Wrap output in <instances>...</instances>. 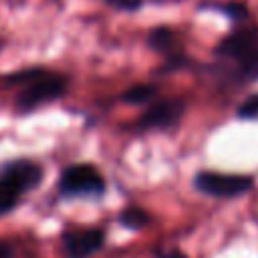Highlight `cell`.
<instances>
[{
  "mask_svg": "<svg viewBox=\"0 0 258 258\" xmlns=\"http://www.w3.org/2000/svg\"><path fill=\"white\" fill-rule=\"evenodd\" d=\"M185 111V103L179 97H167L153 101L137 119V129H169L173 127Z\"/></svg>",
  "mask_w": 258,
  "mask_h": 258,
  "instance_id": "6",
  "label": "cell"
},
{
  "mask_svg": "<svg viewBox=\"0 0 258 258\" xmlns=\"http://www.w3.org/2000/svg\"><path fill=\"white\" fill-rule=\"evenodd\" d=\"M222 10L228 12L230 16H234V18H242V16H246V8H244L242 4H226Z\"/></svg>",
  "mask_w": 258,
  "mask_h": 258,
  "instance_id": "13",
  "label": "cell"
},
{
  "mask_svg": "<svg viewBox=\"0 0 258 258\" xmlns=\"http://www.w3.org/2000/svg\"><path fill=\"white\" fill-rule=\"evenodd\" d=\"M103 228H69L62 232V252L67 258H89L99 252L105 244Z\"/></svg>",
  "mask_w": 258,
  "mask_h": 258,
  "instance_id": "7",
  "label": "cell"
},
{
  "mask_svg": "<svg viewBox=\"0 0 258 258\" xmlns=\"http://www.w3.org/2000/svg\"><path fill=\"white\" fill-rule=\"evenodd\" d=\"M105 189L103 173L91 163H71L60 171L58 194L62 198H101Z\"/></svg>",
  "mask_w": 258,
  "mask_h": 258,
  "instance_id": "3",
  "label": "cell"
},
{
  "mask_svg": "<svg viewBox=\"0 0 258 258\" xmlns=\"http://www.w3.org/2000/svg\"><path fill=\"white\" fill-rule=\"evenodd\" d=\"M117 222H119L123 228L137 232V230H143V228L149 224V214H147L145 210L137 208V206H127V208H123V210L119 212Z\"/></svg>",
  "mask_w": 258,
  "mask_h": 258,
  "instance_id": "8",
  "label": "cell"
},
{
  "mask_svg": "<svg viewBox=\"0 0 258 258\" xmlns=\"http://www.w3.org/2000/svg\"><path fill=\"white\" fill-rule=\"evenodd\" d=\"M216 52L236 60L246 73H258V28H242L228 34Z\"/></svg>",
  "mask_w": 258,
  "mask_h": 258,
  "instance_id": "4",
  "label": "cell"
},
{
  "mask_svg": "<svg viewBox=\"0 0 258 258\" xmlns=\"http://www.w3.org/2000/svg\"><path fill=\"white\" fill-rule=\"evenodd\" d=\"M67 87H69L67 77L40 69V73L34 79L24 83V89L16 95L14 107L20 115L32 113V111H36L38 107H42L46 103L58 101L67 93Z\"/></svg>",
  "mask_w": 258,
  "mask_h": 258,
  "instance_id": "2",
  "label": "cell"
},
{
  "mask_svg": "<svg viewBox=\"0 0 258 258\" xmlns=\"http://www.w3.org/2000/svg\"><path fill=\"white\" fill-rule=\"evenodd\" d=\"M12 254H14L12 246L6 242H0V258H12Z\"/></svg>",
  "mask_w": 258,
  "mask_h": 258,
  "instance_id": "15",
  "label": "cell"
},
{
  "mask_svg": "<svg viewBox=\"0 0 258 258\" xmlns=\"http://www.w3.org/2000/svg\"><path fill=\"white\" fill-rule=\"evenodd\" d=\"M157 95V87L149 85V83H141V85H133L127 91L121 93V101L129 103V105H145L149 101H153V97Z\"/></svg>",
  "mask_w": 258,
  "mask_h": 258,
  "instance_id": "9",
  "label": "cell"
},
{
  "mask_svg": "<svg viewBox=\"0 0 258 258\" xmlns=\"http://www.w3.org/2000/svg\"><path fill=\"white\" fill-rule=\"evenodd\" d=\"M103 2L117 10H137L143 4V0H103Z\"/></svg>",
  "mask_w": 258,
  "mask_h": 258,
  "instance_id": "12",
  "label": "cell"
},
{
  "mask_svg": "<svg viewBox=\"0 0 258 258\" xmlns=\"http://www.w3.org/2000/svg\"><path fill=\"white\" fill-rule=\"evenodd\" d=\"M238 117L248 119V117H258V93L248 97L240 107H238Z\"/></svg>",
  "mask_w": 258,
  "mask_h": 258,
  "instance_id": "11",
  "label": "cell"
},
{
  "mask_svg": "<svg viewBox=\"0 0 258 258\" xmlns=\"http://www.w3.org/2000/svg\"><path fill=\"white\" fill-rule=\"evenodd\" d=\"M147 44L149 48L157 50V52H163V54H169L175 46V36L169 28L165 26H159V28H153L147 36Z\"/></svg>",
  "mask_w": 258,
  "mask_h": 258,
  "instance_id": "10",
  "label": "cell"
},
{
  "mask_svg": "<svg viewBox=\"0 0 258 258\" xmlns=\"http://www.w3.org/2000/svg\"><path fill=\"white\" fill-rule=\"evenodd\" d=\"M44 171L32 159H12L0 167V216L10 214L20 200L42 183Z\"/></svg>",
  "mask_w": 258,
  "mask_h": 258,
  "instance_id": "1",
  "label": "cell"
},
{
  "mask_svg": "<svg viewBox=\"0 0 258 258\" xmlns=\"http://www.w3.org/2000/svg\"><path fill=\"white\" fill-rule=\"evenodd\" d=\"M155 258H187L181 250H177V248H171V250H165V252H161V254H157Z\"/></svg>",
  "mask_w": 258,
  "mask_h": 258,
  "instance_id": "14",
  "label": "cell"
},
{
  "mask_svg": "<svg viewBox=\"0 0 258 258\" xmlns=\"http://www.w3.org/2000/svg\"><path fill=\"white\" fill-rule=\"evenodd\" d=\"M254 179L250 175H232V173H218V171H200L194 177V185L214 198H234L252 187Z\"/></svg>",
  "mask_w": 258,
  "mask_h": 258,
  "instance_id": "5",
  "label": "cell"
}]
</instances>
